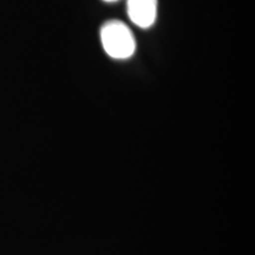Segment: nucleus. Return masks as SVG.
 Wrapping results in <instances>:
<instances>
[{
    "instance_id": "f257e3e1",
    "label": "nucleus",
    "mask_w": 255,
    "mask_h": 255,
    "mask_svg": "<svg viewBox=\"0 0 255 255\" xmlns=\"http://www.w3.org/2000/svg\"><path fill=\"white\" fill-rule=\"evenodd\" d=\"M101 39L105 52L113 58L127 59L136 50L132 32L120 20L107 21L101 28Z\"/></svg>"
},
{
    "instance_id": "f03ea898",
    "label": "nucleus",
    "mask_w": 255,
    "mask_h": 255,
    "mask_svg": "<svg viewBox=\"0 0 255 255\" xmlns=\"http://www.w3.org/2000/svg\"><path fill=\"white\" fill-rule=\"evenodd\" d=\"M127 12L133 24L148 28L156 20L157 0H127Z\"/></svg>"
},
{
    "instance_id": "7ed1b4c3",
    "label": "nucleus",
    "mask_w": 255,
    "mask_h": 255,
    "mask_svg": "<svg viewBox=\"0 0 255 255\" xmlns=\"http://www.w3.org/2000/svg\"><path fill=\"white\" fill-rule=\"evenodd\" d=\"M104 1H108V2H114V1H117V0H104Z\"/></svg>"
}]
</instances>
